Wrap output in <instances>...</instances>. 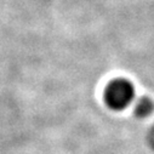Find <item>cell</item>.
Returning <instances> with one entry per match:
<instances>
[{"instance_id": "cell-1", "label": "cell", "mask_w": 154, "mask_h": 154, "mask_svg": "<svg viewBox=\"0 0 154 154\" xmlns=\"http://www.w3.org/2000/svg\"><path fill=\"white\" fill-rule=\"evenodd\" d=\"M134 97L132 85L123 79L112 82L104 92L106 103L113 109H123L125 108Z\"/></svg>"}, {"instance_id": "cell-2", "label": "cell", "mask_w": 154, "mask_h": 154, "mask_svg": "<svg viewBox=\"0 0 154 154\" xmlns=\"http://www.w3.org/2000/svg\"><path fill=\"white\" fill-rule=\"evenodd\" d=\"M152 109H153V103L148 98H142L137 103L135 113L138 115V117H144V115H147L148 113L152 112Z\"/></svg>"}]
</instances>
